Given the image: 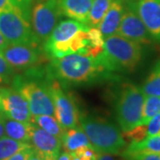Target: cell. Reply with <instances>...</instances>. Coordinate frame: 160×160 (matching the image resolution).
Segmentation results:
<instances>
[{
  "mask_svg": "<svg viewBox=\"0 0 160 160\" xmlns=\"http://www.w3.org/2000/svg\"><path fill=\"white\" fill-rule=\"evenodd\" d=\"M49 73L55 78L71 85H90L109 78L111 72L105 68L100 58L71 53L52 59Z\"/></svg>",
  "mask_w": 160,
  "mask_h": 160,
  "instance_id": "6da1fadb",
  "label": "cell"
},
{
  "mask_svg": "<svg viewBox=\"0 0 160 160\" xmlns=\"http://www.w3.org/2000/svg\"><path fill=\"white\" fill-rule=\"evenodd\" d=\"M109 72H132L142 58V46L118 34L104 39V51L98 56Z\"/></svg>",
  "mask_w": 160,
  "mask_h": 160,
  "instance_id": "7a4b0ae2",
  "label": "cell"
},
{
  "mask_svg": "<svg viewBox=\"0 0 160 160\" xmlns=\"http://www.w3.org/2000/svg\"><path fill=\"white\" fill-rule=\"evenodd\" d=\"M79 123L91 146L98 153L121 155L126 149L123 134L112 122L94 116H80Z\"/></svg>",
  "mask_w": 160,
  "mask_h": 160,
  "instance_id": "3957f363",
  "label": "cell"
},
{
  "mask_svg": "<svg viewBox=\"0 0 160 160\" xmlns=\"http://www.w3.org/2000/svg\"><path fill=\"white\" fill-rule=\"evenodd\" d=\"M12 87L17 90L29 104L31 116L54 115V106L51 95L46 87V80L39 81L38 70H31L29 78L15 76Z\"/></svg>",
  "mask_w": 160,
  "mask_h": 160,
  "instance_id": "277c9868",
  "label": "cell"
},
{
  "mask_svg": "<svg viewBox=\"0 0 160 160\" xmlns=\"http://www.w3.org/2000/svg\"><path fill=\"white\" fill-rule=\"evenodd\" d=\"M145 95L139 87L126 83L121 87L116 102V118L123 132L129 131L141 125Z\"/></svg>",
  "mask_w": 160,
  "mask_h": 160,
  "instance_id": "5b68a950",
  "label": "cell"
},
{
  "mask_svg": "<svg viewBox=\"0 0 160 160\" xmlns=\"http://www.w3.org/2000/svg\"><path fill=\"white\" fill-rule=\"evenodd\" d=\"M0 32L8 44H40L33 32L30 17L20 9L0 12Z\"/></svg>",
  "mask_w": 160,
  "mask_h": 160,
  "instance_id": "8992f818",
  "label": "cell"
},
{
  "mask_svg": "<svg viewBox=\"0 0 160 160\" xmlns=\"http://www.w3.org/2000/svg\"><path fill=\"white\" fill-rule=\"evenodd\" d=\"M46 79V87L54 106V116L63 130L79 126V112L70 95L67 94L57 78L48 72Z\"/></svg>",
  "mask_w": 160,
  "mask_h": 160,
  "instance_id": "52a82bcc",
  "label": "cell"
},
{
  "mask_svg": "<svg viewBox=\"0 0 160 160\" xmlns=\"http://www.w3.org/2000/svg\"><path fill=\"white\" fill-rule=\"evenodd\" d=\"M62 12L57 0H41L30 13V23L40 43H44L58 24Z\"/></svg>",
  "mask_w": 160,
  "mask_h": 160,
  "instance_id": "ba28073f",
  "label": "cell"
},
{
  "mask_svg": "<svg viewBox=\"0 0 160 160\" xmlns=\"http://www.w3.org/2000/svg\"><path fill=\"white\" fill-rule=\"evenodd\" d=\"M0 52L12 68L17 70L33 68L44 58L39 44H8Z\"/></svg>",
  "mask_w": 160,
  "mask_h": 160,
  "instance_id": "9c48e42d",
  "label": "cell"
},
{
  "mask_svg": "<svg viewBox=\"0 0 160 160\" xmlns=\"http://www.w3.org/2000/svg\"><path fill=\"white\" fill-rule=\"evenodd\" d=\"M0 111L6 118L29 123L31 114L25 98L13 87L0 88Z\"/></svg>",
  "mask_w": 160,
  "mask_h": 160,
  "instance_id": "30bf717a",
  "label": "cell"
},
{
  "mask_svg": "<svg viewBox=\"0 0 160 160\" xmlns=\"http://www.w3.org/2000/svg\"><path fill=\"white\" fill-rule=\"evenodd\" d=\"M138 14L153 42L160 45V0L126 2Z\"/></svg>",
  "mask_w": 160,
  "mask_h": 160,
  "instance_id": "8fae6325",
  "label": "cell"
},
{
  "mask_svg": "<svg viewBox=\"0 0 160 160\" xmlns=\"http://www.w3.org/2000/svg\"><path fill=\"white\" fill-rule=\"evenodd\" d=\"M117 34L127 39L134 41L142 46H148L153 42L142 20L134 10L126 3L125 12L123 13Z\"/></svg>",
  "mask_w": 160,
  "mask_h": 160,
  "instance_id": "7c38bea8",
  "label": "cell"
},
{
  "mask_svg": "<svg viewBox=\"0 0 160 160\" xmlns=\"http://www.w3.org/2000/svg\"><path fill=\"white\" fill-rule=\"evenodd\" d=\"M29 143L44 157L52 156L58 158L62 149L60 138L47 132L30 122Z\"/></svg>",
  "mask_w": 160,
  "mask_h": 160,
  "instance_id": "4fadbf2b",
  "label": "cell"
},
{
  "mask_svg": "<svg viewBox=\"0 0 160 160\" xmlns=\"http://www.w3.org/2000/svg\"><path fill=\"white\" fill-rule=\"evenodd\" d=\"M126 8L124 0H113L106 12L102 22L97 28L102 34L103 38H107L112 35L117 34L120 22Z\"/></svg>",
  "mask_w": 160,
  "mask_h": 160,
  "instance_id": "5bb4252c",
  "label": "cell"
},
{
  "mask_svg": "<svg viewBox=\"0 0 160 160\" xmlns=\"http://www.w3.org/2000/svg\"><path fill=\"white\" fill-rule=\"evenodd\" d=\"M63 15L86 25L93 0H57ZM87 26V25H86Z\"/></svg>",
  "mask_w": 160,
  "mask_h": 160,
  "instance_id": "9a60e30c",
  "label": "cell"
},
{
  "mask_svg": "<svg viewBox=\"0 0 160 160\" xmlns=\"http://www.w3.org/2000/svg\"><path fill=\"white\" fill-rule=\"evenodd\" d=\"M88 29L89 28L86 24L79 22L76 20H64L55 26L49 38L44 42V44H52L67 41L70 38H72L78 31L86 30Z\"/></svg>",
  "mask_w": 160,
  "mask_h": 160,
  "instance_id": "2e32d148",
  "label": "cell"
},
{
  "mask_svg": "<svg viewBox=\"0 0 160 160\" xmlns=\"http://www.w3.org/2000/svg\"><path fill=\"white\" fill-rule=\"evenodd\" d=\"M143 153H160V134L146 137L139 142H130L121 156L126 160H132L135 156Z\"/></svg>",
  "mask_w": 160,
  "mask_h": 160,
  "instance_id": "e0dca14e",
  "label": "cell"
},
{
  "mask_svg": "<svg viewBox=\"0 0 160 160\" xmlns=\"http://www.w3.org/2000/svg\"><path fill=\"white\" fill-rule=\"evenodd\" d=\"M61 141L62 145H63L64 149L69 153L73 152L83 146H91V143L85 132L78 126L64 130L61 137Z\"/></svg>",
  "mask_w": 160,
  "mask_h": 160,
  "instance_id": "ac0fdd59",
  "label": "cell"
},
{
  "mask_svg": "<svg viewBox=\"0 0 160 160\" xmlns=\"http://www.w3.org/2000/svg\"><path fill=\"white\" fill-rule=\"evenodd\" d=\"M5 133L6 136L13 140L29 143V128L30 122H21L8 118L5 116Z\"/></svg>",
  "mask_w": 160,
  "mask_h": 160,
  "instance_id": "d6986e66",
  "label": "cell"
},
{
  "mask_svg": "<svg viewBox=\"0 0 160 160\" xmlns=\"http://www.w3.org/2000/svg\"><path fill=\"white\" fill-rule=\"evenodd\" d=\"M30 122L40 127L47 132L60 138L62 135L63 130L60 126L59 122L53 116L50 115H39V116H31Z\"/></svg>",
  "mask_w": 160,
  "mask_h": 160,
  "instance_id": "ffe728a7",
  "label": "cell"
},
{
  "mask_svg": "<svg viewBox=\"0 0 160 160\" xmlns=\"http://www.w3.org/2000/svg\"><path fill=\"white\" fill-rule=\"evenodd\" d=\"M141 89L145 96L160 97V60L156 62Z\"/></svg>",
  "mask_w": 160,
  "mask_h": 160,
  "instance_id": "44dd1931",
  "label": "cell"
},
{
  "mask_svg": "<svg viewBox=\"0 0 160 160\" xmlns=\"http://www.w3.org/2000/svg\"><path fill=\"white\" fill-rule=\"evenodd\" d=\"M113 0H93L88 14L86 25L88 28H97Z\"/></svg>",
  "mask_w": 160,
  "mask_h": 160,
  "instance_id": "7402d4cb",
  "label": "cell"
},
{
  "mask_svg": "<svg viewBox=\"0 0 160 160\" xmlns=\"http://www.w3.org/2000/svg\"><path fill=\"white\" fill-rule=\"evenodd\" d=\"M30 143L13 140L8 136L0 138V160H7L21 149L29 147Z\"/></svg>",
  "mask_w": 160,
  "mask_h": 160,
  "instance_id": "603a6c76",
  "label": "cell"
},
{
  "mask_svg": "<svg viewBox=\"0 0 160 160\" xmlns=\"http://www.w3.org/2000/svg\"><path fill=\"white\" fill-rule=\"evenodd\" d=\"M160 112V97L145 96L142 107L141 125H146L155 115Z\"/></svg>",
  "mask_w": 160,
  "mask_h": 160,
  "instance_id": "cb8c5ba5",
  "label": "cell"
},
{
  "mask_svg": "<svg viewBox=\"0 0 160 160\" xmlns=\"http://www.w3.org/2000/svg\"><path fill=\"white\" fill-rule=\"evenodd\" d=\"M31 0H0V12L20 9L30 17Z\"/></svg>",
  "mask_w": 160,
  "mask_h": 160,
  "instance_id": "d4e9b609",
  "label": "cell"
},
{
  "mask_svg": "<svg viewBox=\"0 0 160 160\" xmlns=\"http://www.w3.org/2000/svg\"><path fill=\"white\" fill-rule=\"evenodd\" d=\"M123 137L126 142H139L147 137V125H139L129 131L123 132Z\"/></svg>",
  "mask_w": 160,
  "mask_h": 160,
  "instance_id": "484cf974",
  "label": "cell"
},
{
  "mask_svg": "<svg viewBox=\"0 0 160 160\" xmlns=\"http://www.w3.org/2000/svg\"><path fill=\"white\" fill-rule=\"evenodd\" d=\"M69 154L77 157L79 160H97L99 153L92 146H83Z\"/></svg>",
  "mask_w": 160,
  "mask_h": 160,
  "instance_id": "4316f807",
  "label": "cell"
},
{
  "mask_svg": "<svg viewBox=\"0 0 160 160\" xmlns=\"http://www.w3.org/2000/svg\"><path fill=\"white\" fill-rule=\"evenodd\" d=\"M14 75V69L6 62L5 58L0 52V77L3 78L4 82H9Z\"/></svg>",
  "mask_w": 160,
  "mask_h": 160,
  "instance_id": "83f0119b",
  "label": "cell"
},
{
  "mask_svg": "<svg viewBox=\"0 0 160 160\" xmlns=\"http://www.w3.org/2000/svg\"><path fill=\"white\" fill-rule=\"evenodd\" d=\"M147 125V137L159 134L160 132V112L146 124Z\"/></svg>",
  "mask_w": 160,
  "mask_h": 160,
  "instance_id": "f1b7e54d",
  "label": "cell"
},
{
  "mask_svg": "<svg viewBox=\"0 0 160 160\" xmlns=\"http://www.w3.org/2000/svg\"><path fill=\"white\" fill-rule=\"evenodd\" d=\"M32 149H33V147L31 145H29V147L21 149L17 153L12 155L11 158H9L7 160H28V158H29V154L31 153Z\"/></svg>",
  "mask_w": 160,
  "mask_h": 160,
  "instance_id": "f546056e",
  "label": "cell"
},
{
  "mask_svg": "<svg viewBox=\"0 0 160 160\" xmlns=\"http://www.w3.org/2000/svg\"><path fill=\"white\" fill-rule=\"evenodd\" d=\"M132 160H160V153H143L135 156Z\"/></svg>",
  "mask_w": 160,
  "mask_h": 160,
  "instance_id": "4dcf8cb0",
  "label": "cell"
},
{
  "mask_svg": "<svg viewBox=\"0 0 160 160\" xmlns=\"http://www.w3.org/2000/svg\"><path fill=\"white\" fill-rule=\"evenodd\" d=\"M45 159V157L43 155L41 154L40 152H38L37 149H35L33 148L31 153L29 154V158H28V160H44Z\"/></svg>",
  "mask_w": 160,
  "mask_h": 160,
  "instance_id": "1f68e13d",
  "label": "cell"
},
{
  "mask_svg": "<svg viewBox=\"0 0 160 160\" xmlns=\"http://www.w3.org/2000/svg\"><path fill=\"white\" fill-rule=\"evenodd\" d=\"M4 122H5V115L0 111V138L5 135V126H4Z\"/></svg>",
  "mask_w": 160,
  "mask_h": 160,
  "instance_id": "d6a6232c",
  "label": "cell"
},
{
  "mask_svg": "<svg viewBox=\"0 0 160 160\" xmlns=\"http://www.w3.org/2000/svg\"><path fill=\"white\" fill-rule=\"evenodd\" d=\"M97 160H118L113 157V155L105 154V153H99Z\"/></svg>",
  "mask_w": 160,
  "mask_h": 160,
  "instance_id": "836d02e7",
  "label": "cell"
},
{
  "mask_svg": "<svg viewBox=\"0 0 160 160\" xmlns=\"http://www.w3.org/2000/svg\"><path fill=\"white\" fill-rule=\"evenodd\" d=\"M57 160H71V157H70L69 152L65 151V152H62L58 156Z\"/></svg>",
  "mask_w": 160,
  "mask_h": 160,
  "instance_id": "e575fe53",
  "label": "cell"
},
{
  "mask_svg": "<svg viewBox=\"0 0 160 160\" xmlns=\"http://www.w3.org/2000/svg\"><path fill=\"white\" fill-rule=\"evenodd\" d=\"M7 45H8V43L6 42V40L5 39V38H4V36H3L2 33L0 32V51L3 50Z\"/></svg>",
  "mask_w": 160,
  "mask_h": 160,
  "instance_id": "d590c367",
  "label": "cell"
},
{
  "mask_svg": "<svg viewBox=\"0 0 160 160\" xmlns=\"http://www.w3.org/2000/svg\"><path fill=\"white\" fill-rule=\"evenodd\" d=\"M44 160H57V158L52 157V156H46V157H45V159Z\"/></svg>",
  "mask_w": 160,
  "mask_h": 160,
  "instance_id": "8d00e7d4",
  "label": "cell"
},
{
  "mask_svg": "<svg viewBox=\"0 0 160 160\" xmlns=\"http://www.w3.org/2000/svg\"><path fill=\"white\" fill-rule=\"evenodd\" d=\"M70 155V154H69ZM70 157H71V160H79L77 157H75V156H72V155H70Z\"/></svg>",
  "mask_w": 160,
  "mask_h": 160,
  "instance_id": "74e56055",
  "label": "cell"
},
{
  "mask_svg": "<svg viewBox=\"0 0 160 160\" xmlns=\"http://www.w3.org/2000/svg\"><path fill=\"white\" fill-rule=\"evenodd\" d=\"M125 2H132V1H136V0H124Z\"/></svg>",
  "mask_w": 160,
  "mask_h": 160,
  "instance_id": "f35d334b",
  "label": "cell"
},
{
  "mask_svg": "<svg viewBox=\"0 0 160 160\" xmlns=\"http://www.w3.org/2000/svg\"><path fill=\"white\" fill-rule=\"evenodd\" d=\"M3 82H4V80H3V78H2L0 77V84H2Z\"/></svg>",
  "mask_w": 160,
  "mask_h": 160,
  "instance_id": "ab89813d",
  "label": "cell"
}]
</instances>
